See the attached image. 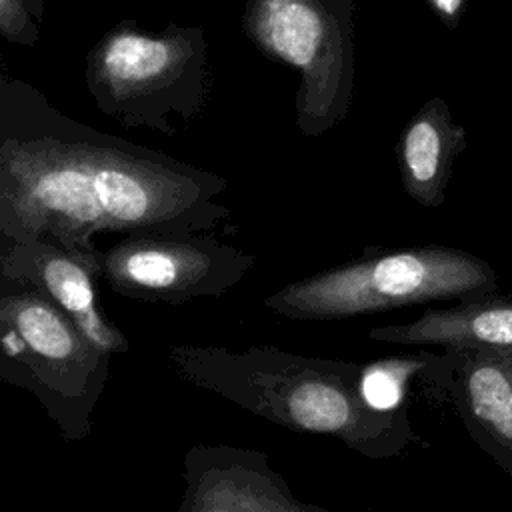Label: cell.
Wrapping results in <instances>:
<instances>
[{
	"mask_svg": "<svg viewBox=\"0 0 512 512\" xmlns=\"http://www.w3.org/2000/svg\"><path fill=\"white\" fill-rule=\"evenodd\" d=\"M0 176L20 238H42L94 260L96 232L182 236L212 222L218 208L208 200L224 184L150 156L52 138L8 144Z\"/></svg>",
	"mask_w": 512,
	"mask_h": 512,
	"instance_id": "6da1fadb",
	"label": "cell"
},
{
	"mask_svg": "<svg viewBox=\"0 0 512 512\" xmlns=\"http://www.w3.org/2000/svg\"><path fill=\"white\" fill-rule=\"evenodd\" d=\"M168 360L196 388L288 430L334 436L364 456L398 454L412 438L404 412L376 410L364 400L356 364L270 346L192 344L170 346Z\"/></svg>",
	"mask_w": 512,
	"mask_h": 512,
	"instance_id": "7a4b0ae2",
	"label": "cell"
},
{
	"mask_svg": "<svg viewBox=\"0 0 512 512\" xmlns=\"http://www.w3.org/2000/svg\"><path fill=\"white\" fill-rule=\"evenodd\" d=\"M496 288L498 278L486 260L432 244L366 252L354 262L284 286L264 306L294 320H336L432 300H466Z\"/></svg>",
	"mask_w": 512,
	"mask_h": 512,
	"instance_id": "3957f363",
	"label": "cell"
},
{
	"mask_svg": "<svg viewBox=\"0 0 512 512\" xmlns=\"http://www.w3.org/2000/svg\"><path fill=\"white\" fill-rule=\"evenodd\" d=\"M110 356L42 294H0V382L32 394L64 440L90 436Z\"/></svg>",
	"mask_w": 512,
	"mask_h": 512,
	"instance_id": "277c9868",
	"label": "cell"
},
{
	"mask_svg": "<svg viewBox=\"0 0 512 512\" xmlns=\"http://www.w3.org/2000/svg\"><path fill=\"white\" fill-rule=\"evenodd\" d=\"M354 0H250L244 30L270 58L300 72L296 124L322 136L350 110L354 94Z\"/></svg>",
	"mask_w": 512,
	"mask_h": 512,
	"instance_id": "5b68a950",
	"label": "cell"
},
{
	"mask_svg": "<svg viewBox=\"0 0 512 512\" xmlns=\"http://www.w3.org/2000/svg\"><path fill=\"white\" fill-rule=\"evenodd\" d=\"M204 56L196 26H170L160 34L118 26L88 56V90L100 110L124 124L166 130L164 112L172 106L184 112V94L202 104Z\"/></svg>",
	"mask_w": 512,
	"mask_h": 512,
	"instance_id": "8992f818",
	"label": "cell"
},
{
	"mask_svg": "<svg viewBox=\"0 0 512 512\" xmlns=\"http://www.w3.org/2000/svg\"><path fill=\"white\" fill-rule=\"evenodd\" d=\"M254 258L236 248L184 236H136L100 254V276L126 298L182 304L238 284Z\"/></svg>",
	"mask_w": 512,
	"mask_h": 512,
	"instance_id": "52a82bcc",
	"label": "cell"
},
{
	"mask_svg": "<svg viewBox=\"0 0 512 512\" xmlns=\"http://www.w3.org/2000/svg\"><path fill=\"white\" fill-rule=\"evenodd\" d=\"M176 512H332L300 502L268 454L228 444H194L182 462Z\"/></svg>",
	"mask_w": 512,
	"mask_h": 512,
	"instance_id": "ba28073f",
	"label": "cell"
},
{
	"mask_svg": "<svg viewBox=\"0 0 512 512\" xmlns=\"http://www.w3.org/2000/svg\"><path fill=\"white\" fill-rule=\"evenodd\" d=\"M0 272L22 290L56 304L104 352L128 350L126 336L98 308L94 280L100 276V260L72 254L42 238H18L0 258Z\"/></svg>",
	"mask_w": 512,
	"mask_h": 512,
	"instance_id": "9c48e42d",
	"label": "cell"
},
{
	"mask_svg": "<svg viewBox=\"0 0 512 512\" xmlns=\"http://www.w3.org/2000/svg\"><path fill=\"white\" fill-rule=\"evenodd\" d=\"M440 366L466 426L512 472V348H446Z\"/></svg>",
	"mask_w": 512,
	"mask_h": 512,
	"instance_id": "30bf717a",
	"label": "cell"
},
{
	"mask_svg": "<svg viewBox=\"0 0 512 512\" xmlns=\"http://www.w3.org/2000/svg\"><path fill=\"white\" fill-rule=\"evenodd\" d=\"M466 148V130L442 98L426 100L404 126L396 162L404 192L420 206L444 204L456 158Z\"/></svg>",
	"mask_w": 512,
	"mask_h": 512,
	"instance_id": "8fae6325",
	"label": "cell"
},
{
	"mask_svg": "<svg viewBox=\"0 0 512 512\" xmlns=\"http://www.w3.org/2000/svg\"><path fill=\"white\" fill-rule=\"evenodd\" d=\"M368 336L390 344L512 348V298L496 292L472 296L450 308L426 310L408 324L372 328Z\"/></svg>",
	"mask_w": 512,
	"mask_h": 512,
	"instance_id": "7c38bea8",
	"label": "cell"
},
{
	"mask_svg": "<svg viewBox=\"0 0 512 512\" xmlns=\"http://www.w3.org/2000/svg\"><path fill=\"white\" fill-rule=\"evenodd\" d=\"M432 354L414 358H392L362 366V396L376 410H396L404 394V382L410 374L432 364Z\"/></svg>",
	"mask_w": 512,
	"mask_h": 512,
	"instance_id": "4fadbf2b",
	"label": "cell"
},
{
	"mask_svg": "<svg viewBox=\"0 0 512 512\" xmlns=\"http://www.w3.org/2000/svg\"><path fill=\"white\" fill-rule=\"evenodd\" d=\"M36 24L22 0H0V36L10 42L34 46L38 42Z\"/></svg>",
	"mask_w": 512,
	"mask_h": 512,
	"instance_id": "5bb4252c",
	"label": "cell"
},
{
	"mask_svg": "<svg viewBox=\"0 0 512 512\" xmlns=\"http://www.w3.org/2000/svg\"><path fill=\"white\" fill-rule=\"evenodd\" d=\"M444 26L456 28L466 12L468 0H426Z\"/></svg>",
	"mask_w": 512,
	"mask_h": 512,
	"instance_id": "9a60e30c",
	"label": "cell"
},
{
	"mask_svg": "<svg viewBox=\"0 0 512 512\" xmlns=\"http://www.w3.org/2000/svg\"><path fill=\"white\" fill-rule=\"evenodd\" d=\"M26 10L30 12V16L38 22L42 18V10H44V0H22Z\"/></svg>",
	"mask_w": 512,
	"mask_h": 512,
	"instance_id": "2e32d148",
	"label": "cell"
}]
</instances>
